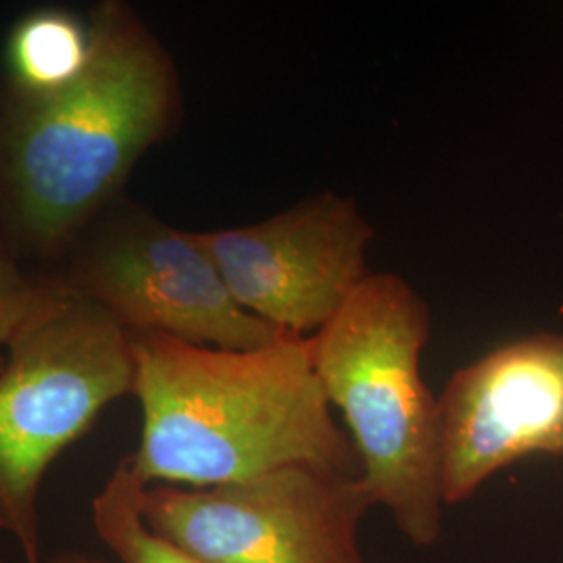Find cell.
I'll return each instance as SVG.
<instances>
[{
    "instance_id": "cell-1",
    "label": "cell",
    "mask_w": 563,
    "mask_h": 563,
    "mask_svg": "<svg viewBox=\"0 0 563 563\" xmlns=\"http://www.w3.org/2000/svg\"><path fill=\"white\" fill-rule=\"evenodd\" d=\"M88 21L78 80L46 97L0 88V241L41 280L184 113L178 67L130 4L107 0Z\"/></svg>"
},
{
    "instance_id": "cell-2",
    "label": "cell",
    "mask_w": 563,
    "mask_h": 563,
    "mask_svg": "<svg viewBox=\"0 0 563 563\" xmlns=\"http://www.w3.org/2000/svg\"><path fill=\"white\" fill-rule=\"evenodd\" d=\"M141 402L139 449L125 462L144 486L205 488L288 465L360 476L313 367L311 341L213 349L130 334Z\"/></svg>"
},
{
    "instance_id": "cell-3",
    "label": "cell",
    "mask_w": 563,
    "mask_h": 563,
    "mask_svg": "<svg viewBox=\"0 0 563 563\" xmlns=\"http://www.w3.org/2000/svg\"><path fill=\"white\" fill-rule=\"evenodd\" d=\"M430 307L409 282L369 274L332 322L311 336L325 399L341 411L374 505L416 547L443 530L439 397L422 376Z\"/></svg>"
},
{
    "instance_id": "cell-4",
    "label": "cell",
    "mask_w": 563,
    "mask_h": 563,
    "mask_svg": "<svg viewBox=\"0 0 563 563\" xmlns=\"http://www.w3.org/2000/svg\"><path fill=\"white\" fill-rule=\"evenodd\" d=\"M0 369V532L41 562V486L60 453L134 390L130 334L59 288L7 342Z\"/></svg>"
},
{
    "instance_id": "cell-5",
    "label": "cell",
    "mask_w": 563,
    "mask_h": 563,
    "mask_svg": "<svg viewBox=\"0 0 563 563\" xmlns=\"http://www.w3.org/2000/svg\"><path fill=\"white\" fill-rule=\"evenodd\" d=\"M44 282L101 307L128 334L232 351L288 336L236 302L201 232L174 228L125 197L81 232Z\"/></svg>"
},
{
    "instance_id": "cell-6",
    "label": "cell",
    "mask_w": 563,
    "mask_h": 563,
    "mask_svg": "<svg viewBox=\"0 0 563 563\" xmlns=\"http://www.w3.org/2000/svg\"><path fill=\"white\" fill-rule=\"evenodd\" d=\"M369 507L360 476L313 465L205 488L151 484L141 499L146 526L205 563H365Z\"/></svg>"
},
{
    "instance_id": "cell-7",
    "label": "cell",
    "mask_w": 563,
    "mask_h": 563,
    "mask_svg": "<svg viewBox=\"0 0 563 563\" xmlns=\"http://www.w3.org/2000/svg\"><path fill=\"white\" fill-rule=\"evenodd\" d=\"M242 309L288 336L332 322L369 272L374 225L351 197L320 192L257 223L201 232Z\"/></svg>"
},
{
    "instance_id": "cell-8",
    "label": "cell",
    "mask_w": 563,
    "mask_h": 563,
    "mask_svg": "<svg viewBox=\"0 0 563 563\" xmlns=\"http://www.w3.org/2000/svg\"><path fill=\"white\" fill-rule=\"evenodd\" d=\"M439 409L444 505L472 499L526 457H562L563 334H530L465 363Z\"/></svg>"
},
{
    "instance_id": "cell-9",
    "label": "cell",
    "mask_w": 563,
    "mask_h": 563,
    "mask_svg": "<svg viewBox=\"0 0 563 563\" xmlns=\"http://www.w3.org/2000/svg\"><path fill=\"white\" fill-rule=\"evenodd\" d=\"M90 57V21L67 9H36L7 36L2 86L23 97H46L78 80Z\"/></svg>"
},
{
    "instance_id": "cell-10",
    "label": "cell",
    "mask_w": 563,
    "mask_h": 563,
    "mask_svg": "<svg viewBox=\"0 0 563 563\" xmlns=\"http://www.w3.org/2000/svg\"><path fill=\"white\" fill-rule=\"evenodd\" d=\"M144 484L123 462L92 499L97 537L121 563H205L155 534L142 518Z\"/></svg>"
},
{
    "instance_id": "cell-11",
    "label": "cell",
    "mask_w": 563,
    "mask_h": 563,
    "mask_svg": "<svg viewBox=\"0 0 563 563\" xmlns=\"http://www.w3.org/2000/svg\"><path fill=\"white\" fill-rule=\"evenodd\" d=\"M53 292V284L32 276L0 241V344L7 346Z\"/></svg>"
},
{
    "instance_id": "cell-12",
    "label": "cell",
    "mask_w": 563,
    "mask_h": 563,
    "mask_svg": "<svg viewBox=\"0 0 563 563\" xmlns=\"http://www.w3.org/2000/svg\"><path fill=\"white\" fill-rule=\"evenodd\" d=\"M48 563H109L107 560L101 558H95V555H86V553H65L59 555L55 560H51Z\"/></svg>"
}]
</instances>
